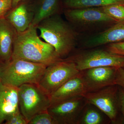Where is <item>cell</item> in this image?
Returning <instances> with one entry per match:
<instances>
[{
    "label": "cell",
    "instance_id": "cell-6",
    "mask_svg": "<svg viewBox=\"0 0 124 124\" xmlns=\"http://www.w3.org/2000/svg\"><path fill=\"white\" fill-rule=\"evenodd\" d=\"M73 52L64 60L73 62L79 71L102 66L123 67L124 56L112 53L106 49L95 48Z\"/></svg>",
    "mask_w": 124,
    "mask_h": 124
},
{
    "label": "cell",
    "instance_id": "cell-13",
    "mask_svg": "<svg viewBox=\"0 0 124 124\" xmlns=\"http://www.w3.org/2000/svg\"><path fill=\"white\" fill-rule=\"evenodd\" d=\"M86 93L84 82L79 73L50 95L51 105L75 97L83 96Z\"/></svg>",
    "mask_w": 124,
    "mask_h": 124
},
{
    "label": "cell",
    "instance_id": "cell-11",
    "mask_svg": "<svg viewBox=\"0 0 124 124\" xmlns=\"http://www.w3.org/2000/svg\"><path fill=\"white\" fill-rule=\"evenodd\" d=\"M124 41V20L118 21L106 30L89 35L81 43L84 49Z\"/></svg>",
    "mask_w": 124,
    "mask_h": 124
},
{
    "label": "cell",
    "instance_id": "cell-24",
    "mask_svg": "<svg viewBox=\"0 0 124 124\" xmlns=\"http://www.w3.org/2000/svg\"><path fill=\"white\" fill-rule=\"evenodd\" d=\"M116 85L122 88L124 90V68L123 67L117 68Z\"/></svg>",
    "mask_w": 124,
    "mask_h": 124
},
{
    "label": "cell",
    "instance_id": "cell-28",
    "mask_svg": "<svg viewBox=\"0 0 124 124\" xmlns=\"http://www.w3.org/2000/svg\"></svg>",
    "mask_w": 124,
    "mask_h": 124
},
{
    "label": "cell",
    "instance_id": "cell-7",
    "mask_svg": "<svg viewBox=\"0 0 124 124\" xmlns=\"http://www.w3.org/2000/svg\"><path fill=\"white\" fill-rule=\"evenodd\" d=\"M89 103L97 107L113 124H124L120 110L119 86L113 85L98 91L87 93L83 95Z\"/></svg>",
    "mask_w": 124,
    "mask_h": 124
},
{
    "label": "cell",
    "instance_id": "cell-1",
    "mask_svg": "<svg viewBox=\"0 0 124 124\" xmlns=\"http://www.w3.org/2000/svg\"><path fill=\"white\" fill-rule=\"evenodd\" d=\"M36 26L18 33L14 42L11 59H23L48 66L62 60L52 46L40 38Z\"/></svg>",
    "mask_w": 124,
    "mask_h": 124
},
{
    "label": "cell",
    "instance_id": "cell-25",
    "mask_svg": "<svg viewBox=\"0 0 124 124\" xmlns=\"http://www.w3.org/2000/svg\"><path fill=\"white\" fill-rule=\"evenodd\" d=\"M119 86V98L120 110L124 124V90Z\"/></svg>",
    "mask_w": 124,
    "mask_h": 124
},
{
    "label": "cell",
    "instance_id": "cell-27",
    "mask_svg": "<svg viewBox=\"0 0 124 124\" xmlns=\"http://www.w3.org/2000/svg\"><path fill=\"white\" fill-rule=\"evenodd\" d=\"M123 68H124V67H123Z\"/></svg>",
    "mask_w": 124,
    "mask_h": 124
},
{
    "label": "cell",
    "instance_id": "cell-19",
    "mask_svg": "<svg viewBox=\"0 0 124 124\" xmlns=\"http://www.w3.org/2000/svg\"><path fill=\"white\" fill-rule=\"evenodd\" d=\"M99 7L105 14L117 22L124 20L123 4H113Z\"/></svg>",
    "mask_w": 124,
    "mask_h": 124
},
{
    "label": "cell",
    "instance_id": "cell-10",
    "mask_svg": "<svg viewBox=\"0 0 124 124\" xmlns=\"http://www.w3.org/2000/svg\"><path fill=\"white\" fill-rule=\"evenodd\" d=\"M111 66L97 67L80 71L86 93H92L116 85L117 68Z\"/></svg>",
    "mask_w": 124,
    "mask_h": 124
},
{
    "label": "cell",
    "instance_id": "cell-3",
    "mask_svg": "<svg viewBox=\"0 0 124 124\" xmlns=\"http://www.w3.org/2000/svg\"><path fill=\"white\" fill-rule=\"evenodd\" d=\"M47 66L23 59L0 62V81L18 88L25 84L38 85Z\"/></svg>",
    "mask_w": 124,
    "mask_h": 124
},
{
    "label": "cell",
    "instance_id": "cell-16",
    "mask_svg": "<svg viewBox=\"0 0 124 124\" xmlns=\"http://www.w3.org/2000/svg\"><path fill=\"white\" fill-rule=\"evenodd\" d=\"M31 5L34 13L31 24L34 26L46 18L60 14L62 12L60 0H37Z\"/></svg>",
    "mask_w": 124,
    "mask_h": 124
},
{
    "label": "cell",
    "instance_id": "cell-2",
    "mask_svg": "<svg viewBox=\"0 0 124 124\" xmlns=\"http://www.w3.org/2000/svg\"><path fill=\"white\" fill-rule=\"evenodd\" d=\"M40 38L52 46L62 59L67 57L75 51L79 34L60 14L44 19L37 26Z\"/></svg>",
    "mask_w": 124,
    "mask_h": 124
},
{
    "label": "cell",
    "instance_id": "cell-26",
    "mask_svg": "<svg viewBox=\"0 0 124 124\" xmlns=\"http://www.w3.org/2000/svg\"><path fill=\"white\" fill-rule=\"evenodd\" d=\"M26 0H12V9L17 6L19 4Z\"/></svg>",
    "mask_w": 124,
    "mask_h": 124
},
{
    "label": "cell",
    "instance_id": "cell-14",
    "mask_svg": "<svg viewBox=\"0 0 124 124\" xmlns=\"http://www.w3.org/2000/svg\"><path fill=\"white\" fill-rule=\"evenodd\" d=\"M34 13L31 4L20 3L11 9L5 17L16 29L18 33L29 28L33 21Z\"/></svg>",
    "mask_w": 124,
    "mask_h": 124
},
{
    "label": "cell",
    "instance_id": "cell-12",
    "mask_svg": "<svg viewBox=\"0 0 124 124\" xmlns=\"http://www.w3.org/2000/svg\"><path fill=\"white\" fill-rule=\"evenodd\" d=\"M19 110L18 88L5 85L0 81V124Z\"/></svg>",
    "mask_w": 124,
    "mask_h": 124
},
{
    "label": "cell",
    "instance_id": "cell-20",
    "mask_svg": "<svg viewBox=\"0 0 124 124\" xmlns=\"http://www.w3.org/2000/svg\"><path fill=\"white\" fill-rule=\"evenodd\" d=\"M28 124H57L48 111L39 113L28 122Z\"/></svg>",
    "mask_w": 124,
    "mask_h": 124
},
{
    "label": "cell",
    "instance_id": "cell-9",
    "mask_svg": "<svg viewBox=\"0 0 124 124\" xmlns=\"http://www.w3.org/2000/svg\"><path fill=\"white\" fill-rule=\"evenodd\" d=\"M88 102L84 96H78L51 104L47 111L57 124H77L80 115Z\"/></svg>",
    "mask_w": 124,
    "mask_h": 124
},
{
    "label": "cell",
    "instance_id": "cell-8",
    "mask_svg": "<svg viewBox=\"0 0 124 124\" xmlns=\"http://www.w3.org/2000/svg\"><path fill=\"white\" fill-rule=\"evenodd\" d=\"M79 72L74 63L63 59L46 67L38 85L50 95Z\"/></svg>",
    "mask_w": 124,
    "mask_h": 124
},
{
    "label": "cell",
    "instance_id": "cell-15",
    "mask_svg": "<svg viewBox=\"0 0 124 124\" xmlns=\"http://www.w3.org/2000/svg\"><path fill=\"white\" fill-rule=\"evenodd\" d=\"M18 32L5 17L0 18V62L10 60Z\"/></svg>",
    "mask_w": 124,
    "mask_h": 124
},
{
    "label": "cell",
    "instance_id": "cell-21",
    "mask_svg": "<svg viewBox=\"0 0 124 124\" xmlns=\"http://www.w3.org/2000/svg\"><path fill=\"white\" fill-rule=\"evenodd\" d=\"M105 48L112 53L124 56V41L106 45Z\"/></svg>",
    "mask_w": 124,
    "mask_h": 124
},
{
    "label": "cell",
    "instance_id": "cell-17",
    "mask_svg": "<svg viewBox=\"0 0 124 124\" xmlns=\"http://www.w3.org/2000/svg\"><path fill=\"white\" fill-rule=\"evenodd\" d=\"M111 121L99 108L88 102L82 110L77 124H107Z\"/></svg>",
    "mask_w": 124,
    "mask_h": 124
},
{
    "label": "cell",
    "instance_id": "cell-22",
    "mask_svg": "<svg viewBox=\"0 0 124 124\" xmlns=\"http://www.w3.org/2000/svg\"><path fill=\"white\" fill-rule=\"evenodd\" d=\"M27 121L20 110L10 116L5 121V124H28Z\"/></svg>",
    "mask_w": 124,
    "mask_h": 124
},
{
    "label": "cell",
    "instance_id": "cell-4",
    "mask_svg": "<svg viewBox=\"0 0 124 124\" xmlns=\"http://www.w3.org/2000/svg\"><path fill=\"white\" fill-rule=\"evenodd\" d=\"M63 12L67 21L79 35H90L100 32L117 22L99 7L65 9Z\"/></svg>",
    "mask_w": 124,
    "mask_h": 124
},
{
    "label": "cell",
    "instance_id": "cell-23",
    "mask_svg": "<svg viewBox=\"0 0 124 124\" xmlns=\"http://www.w3.org/2000/svg\"><path fill=\"white\" fill-rule=\"evenodd\" d=\"M12 7V0H0V18L4 17Z\"/></svg>",
    "mask_w": 124,
    "mask_h": 124
},
{
    "label": "cell",
    "instance_id": "cell-5",
    "mask_svg": "<svg viewBox=\"0 0 124 124\" xmlns=\"http://www.w3.org/2000/svg\"><path fill=\"white\" fill-rule=\"evenodd\" d=\"M18 98L19 110L28 123L39 113L47 111L51 105L50 95L35 84L19 87Z\"/></svg>",
    "mask_w": 124,
    "mask_h": 124
},
{
    "label": "cell",
    "instance_id": "cell-18",
    "mask_svg": "<svg viewBox=\"0 0 124 124\" xmlns=\"http://www.w3.org/2000/svg\"><path fill=\"white\" fill-rule=\"evenodd\" d=\"M116 4H124V0H64L65 9L99 7Z\"/></svg>",
    "mask_w": 124,
    "mask_h": 124
}]
</instances>
